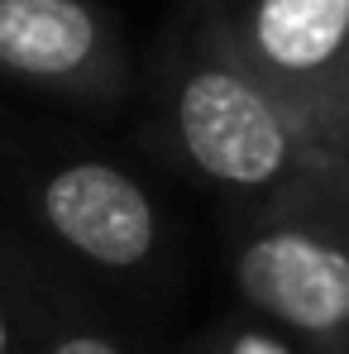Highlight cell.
Instances as JSON below:
<instances>
[{
  "label": "cell",
  "instance_id": "3957f363",
  "mask_svg": "<svg viewBox=\"0 0 349 354\" xmlns=\"http://www.w3.org/2000/svg\"><path fill=\"white\" fill-rule=\"evenodd\" d=\"M0 77L72 101L124 91L129 58L96 0H0Z\"/></svg>",
  "mask_w": 349,
  "mask_h": 354
},
{
  "label": "cell",
  "instance_id": "9c48e42d",
  "mask_svg": "<svg viewBox=\"0 0 349 354\" xmlns=\"http://www.w3.org/2000/svg\"><path fill=\"white\" fill-rule=\"evenodd\" d=\"M335 129H340V144L349 153V53L340 62V82H335Z\"/></svg>",
  "mask_w": 349,
  "mask_h": 354
},
{
  "label": "cell",
  "instance_id": "277c9868",
  "mask_svg": "<svg viewBox=\"0 0 349 354\" xmlns=\"http://www.w3.org/2000/svg\"><path fill=\"white\" fill-rule=\"evenodd\" d=\"M234 53L335 139V82L349 53V0H234L216 10Z\"/></svg>",
  "mask_w": 349,
  "mask_h": 354
},
{
  "label": "cell",
  "instance_id": "52a82bcc",
  "mask_svg": "<svg viewBox=\"0 0 349 354\" xmlns=\"http://www.w3.org/2000/svg\"><path fill=\"white\" fill-rule=\"evenodd\" d=\"M216 354H306V350L273 326H239L216 345Z\"/></svg>",
  "mask_w": 349,
  "mask_h": 354
},
{
  "label": "cell",
  "instance_id": "5b68a950",
  "mask_svg": "<svg viewBox=\"0 0 349 354\" xmlns=\"http://www.w3.org/2000/svg\"><path fill=\"white\" fill-rule=\"evenodd\" d=\"M34 216L62 249L91 268L134 273L158 249V206L106 158H67L34 182Z\"/></svg>",
  "mask_w": 349,
  "mask_h": 354
},
{
  "label": "cell",
  "instance_id": "6da1fadb",
  "mask_svg": "<svg viewBox=\"0 0 349 354\" xmlns=\"http://www.w3.org/2000/svg\"><path fill=\"white\" fill-rule=\"evenodd\" d=\"M173 139L182 158L225 192L278 196L283 211H349L345 144L234 53L216 10L196 24L191 48L177 62Z\"/></svg>",
  "mask_w": 349,
  "mask_h": 354
},
{
  "label": "cell",
  "instance_id": "8992f818",
  "mask_svg": "<svg viewBox=\"0 0 349 354\" xmlns=\"http://www.w3.org/2000/svg\"><path fill=\"white\" fill-rule=\"evenodd\" d=\"M0 268H5V263H0ZM5 278H10V288L19 297L29 354H124L106 330H96V326H86V321L58 311V306H48L44 297L29 288V278H24L19 268H5Z\"/></svg>",
  "mask_w": 349,
  "mask_h": 354
},
{
  "label": "cell",
  "instance_id": "7a4b0ae2",
  "mask_svg": "<svg viewBox=\"0 0 349 354\" xmlns=\"http://www.w3.org/2000/svg\"><path fill=\"white\" fill-rule=\"evenodd\" d=\"M239 297L287 340H349V211L292 206L234 254Z\"/></svg>",
  "mask_w": 349,
  "mask_h": 354
},
{
  "label": "cell",
  "instance_id": "ba28073f",
  "mask_svg": "<svg viewBox=\"0 0 349 354\" xmlns=\"http://www.w3.org/2000/svg\"><path fill=\"white\" fill-rule=\"evenodd\" d=\"M0 354H29L24 316H19V297H15V288H10L5 268H0Z\"/></svg>",
  "mask_w": 349,
  "mask_h": 354
}]
</instances>
